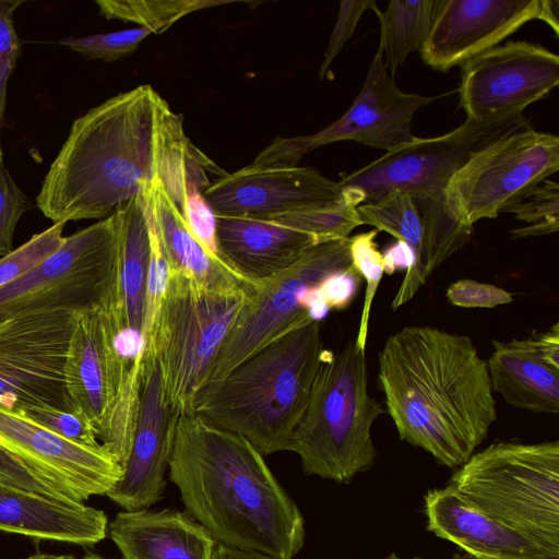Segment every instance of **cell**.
<instances>
[{
  "label": "cell",
  "mask_w": 559,
  "mask_h": 559,
  "mask_svg": "<svg viewBox=\"0 0 559 559\" xmlns=\"http://www.w3.org/2000/svg\"><path fill=\"white\" fill-rule=\"evenodd\" d=\"M216 166L192 145L181 118L151 86L115 95L76 118L36 197L52 223L103 219L162 185L181 207Z\"/></svg>",
  "instance_id": "obj_1"
},
{
  "label": "cell",
  "mask_w": 559,
  "mask_h": 559,
  "mask_svg": "<svg viewBox=\"0 0 559 559\" xmlns=\"http://www.w3.org/2000/svg\"><path fill=\"white\" fill-rule=\"evenodd\" d=\"M385 411L400 438L448 467L462 466L497 419L487 362L467 335L405 326L379 353Z\"/></svg>",
  "instance_id": "obj_2"
},
{
  "label": "cell",
  "mask_w": 559,
  "mask_h": 559,
  "mask_svg": "<svg viewBox=\"0 0 559 559\" xmlns=\"http://www.w3.org/2000/svg\"><path fill=\"white\" fill-rule=\"evenodd\" d=\"M168 469L186 512L216 543L277 559L302 548L299 509L245 437L181 413Z\"/></svg>",
  "instance_id": "obj_3"
},
{
  "label": "cell",
  "mask_w": 559,
  "mask_h": 559,
  "mask_svg": "<svg viewBox=\"0 0 559 559\" xmlns=\"http://www.w3.org/2000/svg\"><path fill=\"white\" fill-rule=\"evenodd\" d=\"M323 350L320 322L306 323L203 385L188 412L245 437L262 455L287 451Z\"/></svg>",
  "instance_id": "obj_4"
},
{
  "label": "cell",
  "mask_w": 559,
  "mask_h": 559,
  "mask_svg": "<svg viewBox=\"0 0 559 559\" xmlns=\"http://www.w3.org/2000/svg\"><path fill=\"white\" fill-rule=\"evenodd\" d=\"M530 126L525 117L466 121L451 132L418 139L344 176L345 194L357 205L373 203L392 191L408 194L425 224L423 277L426 281L450 255L471 239L473 228L449 211L445 192L453 175L468 157L493 140Z\"/></svg>",
  "instance_id": "obj_5"
},
{
  "label": "cell",
  "mask_w": 559,
  "mask_h": 559,
  "mask_svg": "<svg viewBox=\"0 0 559 559\" xmlns=\"http://www.w3.org/2000/svg\"><path fill=\"white\" fill-rule=\"evenodd\" d=\"M384 413L369 393L366 350L355 340L338 352L324 349L287 451L300 457L306 474L347 484L373 466L371 428Z\"/></svg>",
  "instance_id": "obj_6"
},
{
  "label": "cell",
  "mask_w": 559,
  "mask_h": 559,
  "mask_svg": "<svg viewBox=\"0 0 559 559\" xmlns=\"http://www.w3.org/2000/svg\"><path fill=\"white\" fill-rule=\"evenodd\" d=\"M450 485L499 523L559 556V441H496Z\"/></svg>",
  "instance_id": "obj_7"
},
{
  "label": "cell",
  "mask_w": 559,
  "mask_h": 559,
  "mask_svg": "<svg viewBox=\"0 0 559 559\" xmlns=\"http://www.w3.org/2000/svg\"><path fill=\"white\" fill-rule=\"evenodd\" d=\"M245 299V286L210 289L170 270L144 343L143 359L157 361L165 396L173 408L188 412L195 393L206 384Z\"/></svg>",
  "instance_id": "obj_8"
},
{
  "label": "cell",
  "mask_w": 559,
  "mask_h": 559,
  "mask_svg": "<svg viewBox=\"0 0 559 559\" xmlns=\"http://www.w3.org/2000/svg\"><path fill=\"white\" fill-rule=\"evenodd\" d=\"M119 309L116 214L64 237L44 262L0 288V323L40 312Z\"/></svg>",
  "instance_id": "obj_9"
},
{
  "label": "cell",
  "mask_w": 559,
  "mask_h": 559,
  "mask_svg": "<svg viewBox=\"0 0 559 559\" xmlns=\"http://www.w3.org/2000/svg\"><path fill=\"white\" fill-rule=\"evenodd\" d=\"M349 246L350 237L319 243L282 273L245 285L243 306L222 344L206 383L223 379L259 349L312 322L301 298L329 275L352 265Z\"/></svg>",
  "instance_id": "obj_10"
},
{
  "label": "cell",
  "mask_w": 559,
  "mask_h": 559,
  "mask_svg": "<svg viewBox=\"0 0 559 559\" xmlns=\"http://www.w3.org/2000/svg\"><path fill=\"white\" fill-rule=\"evenodd\" d=\"M559 168V138L530 126L515 129L473 153L453 175L445 201L464 226L496 218L523 193Z\"/></svg>",
  "instance_id": "obj_11"
},
{
  "label": "cell",
  "mask_w": 559,
  "mask_h": 559,
  "mask_svg": "<svg viewBox=\"0 0 559 559\" xmlns=\"http://www.w3.org/2000/svg\"><path fill=\"white\" fill-rule=\"evenodd\" d=\"M114 309L78 314L64 364L70 411L84 418L100 444L115 416L142 394L143 353L120 355L115 346Z\"/></svg>",
  "instance_id": "obj_12"
},
{
  "label": "cell",
  "mask_w": 559,
  "mask_h": 559,
  "mask_svg": "<svg viewBox=\"0 0 559 559\" xmlns=\"http://www.w3.org/2000/svg\"><path fill=\"white\" fill-rule=\"evenodd\" d=\"M436 97L402 91L389 74L378 47L360 92L336 121L310 135L275 138L253 160V165L293 167L311 151L350 140L391 152L413 142L415 112Z\"/></svg>",
  "instance_id": "obj_13"
},
{
  "label": "cell",
  "mask_w": 559,
  "mask_h": 559,
  "mask_svg": "<svg viewBox=\"0 0 559 559\" xmlns=\"http://www.w3.org/2000/svg\"><path fill=\"white\" fill-rule=\"evenodd\" d=\"M50 311L0 323V405L70 411L64 364L78 314Z\"/></svg>",
  "instance_id": "obj_14"
},
{
  "label": "cell",
  "mask_w": 559,
  "mask_h": 559,
  "mask_svg": "<svg viewBox=\"0 0 559 559\" xmlns=\"http://www.w3.org/2000/svg\"><path fill=\"white\" fill-rule=\"evenodd\" d=\"M558 84V55L537 44L510 40L461 66L460 105L474 121L513 118Z\"/></svg>",
  "instance_id": "obj_15"
},
{
  "label": "cell",
  "mask_w": 559,
  "mask_h": 559,
  "mask_svg": "<svg viewBox=\"0 0 559 559\" xmlns=\"http://www.w3.org/2000/svg\"><path fill=\"white\" fill-rule=\"evenodd\" d=\"M557 0H440L429 37L420 51L438 71L462 66L503 41L533 20L559 34Z\"/></svg>",
  "instance_id": "obj_16"
},
{
  "label": "cell",
  "mask_w": 559,
  "mask_h": 559,
  "mask_svg": "<svg viewBox=\"0 0 559 559\" xmlns=\"http://www.w3.org/2000/svg\"><path fill=\"white\" fill-rule=\"evenodd\" d=\"M0 447L76 502L107 495L123 472L103 445L91 448L69 441L1 405Z\"/></svg>",
  "instance_id": "obj_17"
},
{
  "label": "cell",
  "mask_w": 559,
  "mask_h": 559,
  "mask_svg": "<svg viewBox=\"0 0 559 559\" xmlns=\"http://www.w3.org/2000/svg\"><path fill=\"white\" fill-rule=\"evenodd\" d=\"M202 194L216 216L263 221L335 204L344 197L338 182L316 169L253 164L223 175Z\"/></svg>",
  "instance_id": "obj_18"
},
{
  "label": "cell",
  "mask_w": 559,
  "mask_h": 559,
  "mask_svg": "<svg viewBox=\"0 0 559 559\" xmlns=\"http://www.w3.org/2000/svg\"><path fill=\"white\" fill-rule=\"evenodd\" d=\"M180 414L166 400L157 361H143L141 404L130 452L121 478L106 495L124 511L146 509L162 498Z\"/></svg>",
  "instance_id": "obj_19"
},
{
  "label": "cell",
  "mask_w": 559,
  "mask_h": 559,
  "mask_svg": "<svg viewBox=\"0 0 559 559\" xmlns=\"http://www.w3.org/2000/svg\"><path fill=\"white\" fill-rule=\"evenodd\" d=\"M425 513L431 533L474 559H559L484 513L451 485L427 492Z\"/></svg>",
  "instance_id": "obj_20"
},
{
  "label": "cell",
  "mask_w": 559,
  "mask_h": 559,
  "mask_svg": "<svg viewBox=\"0 0 559 559\" xmlns=\"http://www.w3.org/2000/svg\"><path fill=\"white\" fill-rule=\"evenodd\" d=\"M0 531L93 546L107 536L108 519L83 502L56 499L0 479Z\"/></svg>",
  "instance_id": "obj_21"
},
{
  "label": "cell",
  "mask_w": 559,
  "mask_h": 559,
  "mask_svg": "<svg viewBox=\"0 0 559 559\" xmlns=\"http://www.w3.org/2000/svg\"><path fill=\"white\" fill-rule=\"evenodd\" d=\"M319 243L313 236L273 222L217 216L219 257L246 283L282 273Z\"/></svg>",
  "instance_id": "obj_22"
},
{
  "label": "cell",
  "mask_w": 559,
  "mask_h": 559,
  "mask_svg": "<svg viewBox=\"0 0 559 559\" xmlns=\"http://www.w3.org/2000/svg\"><path fill=\"white\" fill-rule=\"evenodd\" d=\"M123 559H212L216 542L187 512L121 511L108 524Z\"/></svg>",
  "instance_id": "obj_23"
},
{
  "label": "cell",
  "mask_w": 559,
  "mask_h": 559,
  "mask_svg": "<svg viewBox=\"0 0 559 559\" xmlns=\"http://www.w3.org/2000/svg\"><path fill=\"white\" fill-rule=\"evenodd\" d=\"M487 362L492 391L510 405L539 414L559 413V370L536 356L523 342L492 341Z\"/></svg>",
  "instance_id": "obj_24"
},
{
  "label": "cell",
  "mask_w": 559,
  "mask_h": 559,
  "mask_svg": "<svg viewBox=\"0 0 559 559\" xmlns=\"http://www.w3.org/2000/svg\"><path fill=\"white\" fill-rule=\"evenodd\" d=\"M142 197L150 205L170 270L181 272L210 289H231L249 284L194 238L179 207L162 185Z\"/></svg>",
  "instance_id": "obj_25"
},
{
  "label": "cell",
  "mask_w": 559,
  "mask_h": 559,
  "mask_svg": "<svg viewBox=\"0 0 559 559\" xmlns=\"http://www.w3.org/2000/svg\"><path fill=\"white\" fill-rule=\"evenodd\" d=\"M114 213L119 233V312L123 325L142 335L151 257L142 197L120 205Z\"/></svg>",
  "instance_id": "obj_26"
},
{
  "label": "cell",
  "mask_w": 559,
  "mask_h": 559,
  "mask_svg": "<svg viewBox=\"0 0 559 559\" xmlns=\"http://www.w3.org/2000/svg\"><path fill=\"white\" fill-rule=\"evenodd\" d=\"M440 0H392L374 13L380 23L379 48L383 62L393 74L409 53L420 52L431 32Z\"/></svg>",
  "instance_id": "obj_27"
},
{
  "label": "cell",
  "mask_w": 559,
  "mask_h": 559,
  "mask_svg": "<svg viewBox=\"0 0 559 559\" xmlns=\"http://www.w3.org/2000/svg\"><path fill=\"white\" fill-rule=\"evenodd\" d=\"M357 213L361 225L386 231L412 249L416 260L414 283L418 290L426 283L423 277L426 229L414 200L404 192L392 191L377 202L358 205Z\"/></svg>",
  "instance_id": "obj_28"
},
{
  "label": "cell",
  "mask_w": 559,
  "mask_h": 559,
  "mask_svg": "<svg viewBox=\"0 0 559 559\" xmlns=\"http://www.w3.org/2000/svg\"><path fill=\"white\" fill-rule=\"evenodd\" d=\"M99 14L107 20L133 22L154 28L157 34L169 28L182 16L200 9L224 4L209 0H97Z\"/></svg>",
  "instance_id": "obj_29"
},
{
  "label": "cell",
  "mask_w": 559,
  "mask_h": 559,
  "mask_svg": "<svg viewBox=\"0 0 559 559\" xmlns=\"http://www.w3.org/2000/svg\"><path fill=\"white\" fill-rule=\"evenodd\" d=\"M343 194L335 204L289 212L267 221L313 236L320 243L347 238L361 222L358 205L344 191Z\"/></svg>",
  "instance_id": "obj_30"
},
{
  "label": "cell",
  "mask_w": 559,
  "mask_h": 559,
  "mask_svg": "<svg viewBox=\"0 0 559 559\" xmlns=\"http://www.w3.org/2000/svg\"><path fill=\"white\" fill-rule=\"evenodd\" d=\"M512 213L525 226L510 230L512 239L543 236L559 229V186L545 179L516 200L501 213Z\"/></svg>",
  "instance_id": "obj_31"
},
{
  "label": "cell",
  "mask_w": 559,
  "mask_h": 559,
  "mask_svg": "<svg viewBox=\"0 0 559 559\" xmlns=\"http://www.w3.org/2000/svg\"><path fill=\"white\" fill-rule=\"evenodd\" d=\"M378 233L377 229H372L350 237L352 265L367 282L361 319L355 340L356 347L360 350H366L371 304L384 273L382 252L376 242Z\"/></svg>",
  "instance_id": "obj_32"
},
{
  "label": "cell",
  "mask_w": 559,
  "mask_h": 559,
  "mask_svg": "<svg viewBox=\"0 0 559 559\" xmlns=\"http://www.w3.org/2000/svg\"><path fill=\"white\" fill-rule=\"evenodd\" d=\"M151 34H157V32L152 27L141 26L84 37H67L59 40V44L85 59L114 62L131 55Z\"/></svg>",
  "instance_id": "obj_33"
},
{
  "label": "cell",
  "mask_w": 559,
  "mask_h": 559,
  "mask_svg": "<svg viewBox=\"0 0 559 559\" xmlns=\"http://www.w3.org/2000/svg\"><path fill=\"white\" fill-rule=\"evenodd\" d=\"M66 223H55L0 258V288L14 282L50 257L62 245Z\"/></svg>",
  "instance_id": "obj_34"
},
{
  "label": "cell",
  "mask_w": 559,
  "mask_h": 559,
  "mask_svg": "<svg viewBox=\"0 0 559 559\" xmlns=\"http://www.w3.org/2000/svg\"><path fill=\"white\" fill-rule=\"evenodd\" d=\"M142 200L148 226L151 245V257L146 281L145 306L142 326V338L145 343L166 292L167 283L169 280L170 265L157 234L150 205L143 197Z\"/></svg>",
  "instance_id": "obj_35"
},
{
  "label": "cell",
  "mask_w": 559,
  "mask_h": 559,
  "mask_svg": "<svg viewBox=\"0 0 559 559\" xmlns=\"http://www.w3.org/2000/svg\"><path fill=\"white\" fill-rule=\"evenodd\" d=\"M23 0H0V128L5 124L8 83L22 52L13 15Z\"/></svg>",
  "instance_id": "obj_36"
},
{
  "label": "cell",
  "mask_w": 559,
  "mask_h": 559,
  "mask_svg": "<svg viewBox=\"0 0 559 559\" xmlns=\"http://www.w3.org/2000/svg\"><path fill=\"white\" fill-rule=\"evenodd\" d=\"M32 206L28 197L17 187L4 166L0 140V258L14 250L16 225Z\"/></svg>",
  "instance_id": "obj_37"
},
{
  "label": "cell",
  "mask_w": 559,
  "mask_h": 559,
  "mask_svg": "<svg viewBox=\"0 0 559 559\" xmlns=\"http://www.w3.org/2000/svg\"><path fill=\"white\" fill-rule=\"evenodd\" d=\"M21 413L69 441L91 448L102 447L91 425L73 412L51 406H34Z\"/></svg>",
  "instance_id": "obj_38"
},
{
  "label": "cell",
  "mask_w": 559,
  "mask_h": 559,
  "mask_svg": "<svg viewBox=\"0 0 559 559\" xmlns=\"http://www.w3.org/2000/svg\"><path fill=\"white\" fill-rule=\"evenodd\" d=\"M180 212L194 238L207 251L221 258L217 245V216L204 199L202 191L189 189L185 193Z\"/></svg>",
  "instance_id": "obj_39"
},
{
  "label": "cell",
  "mask_w": 559,
  "mask_h": 559,
  "mask_svg": "<svg viewBox=\"0 0 559 559\" xmlns=\"http://www.w3.org/2000/svg\"><path fill=\"white\" fill-rule=\"evenodd\" d=\"M377 8L378 5L373 0H347L340 3L336 23L331 33L323 61L319 69L321 79L325 76L332 62L338 56L345 43L354 34L361 15L367 10L374 11Z\"/></svg>",
  "instance_id": "obj_40"
},
{
  "label": "cell",
  "mask_w": 559,
  "mask_h": 559,
  "mask_svg": "<svg viewBox=\"0 0 559 559\" xmlns=\"http://www.w3.org/2000/svg\"><path fill=\"white\" fill-rule=\"evenodd\" d=\"M445 297L451 305L463 308H493L513 300L512 295L499 286L468 278L452 283Z\"/></svg>",
  "instance_id": "obj_41"
},
{
  "label": "cell",
  "mask_w": 559,
  "mask_h": 559,
  "mask_svg": "<svg viewBox=\"0 0 559 559\" xmlns=\"http://www.w3.org/2000/svg\"><path fill=\"white\" fill-rule=\"evenodd\" d=\"M0 479L48 497L73 501L61 488L28 468L2 447H0Z\"/></svg>",
  "instance_id": "obj_42"
},
{
  "label": "cell",
  "mask_w": 559,
  "mask_h": 559,
  "mask_svg": "<svg viewBox=\"0 0 559 559\" xmlns=\"http://www.w3.org/2000/svg\"><path fill=\"white\" fill-rule=\"evenodd\" d=\"M361 282V275L350 265L325 277L318 290L330 310H344L355 298Z\"/></svg>",
  "instance_id": "obj_43"
},
{
  "label": "cell",
  "mask_w": 559,
  "mask_h": 559,
  "mask_svg": "<svg viewBox=\"0 0 559 559\" xmlns=\"http://www.w3.org/2000/svg\"><path fill=\"white\" fill-rule=\"evenodd\" d=\"M525 345L551 368L559 370V324L524 338Z\"/></svg>",
  "instance_id": "obj_44"
},
{
  "label": "cell",
  "mask_w": 559,
  "mask_h": 559,
  "mask_svg": "<svg viewBox=\"0 0 559 559\" xmlns=\"http://www.w3.org/2000/svg\"><path fill=\"white\" fill-rule=\"evenodd\" d=\"M212 559H277L274 557L243 551L236 548L227 547L222 544H216Z\"/></svg>",
  "instance_id": "obj_45"
},
{
  "label": "cell",
  "mask_w": 559,
  "mask_h": 559,
  "mask_svg": "<svg viewBox=\"0 0 559 559\" xmlns=\"http://www.w3.org/2000/svg\"><path fill=\"white\" fill-rule=\"evenodd\" d=\"M24 559H74V557L70 555H51L37 552Z\"/></svg>",
  "instance_id": "obj_46"
},
{
  "label": "cell",
  "mask_w": 559,
  "mask_h": 559,
  "mask_svg": "<svg viewBox=\"0 0 559 559\" xmlns=\"http://www.w3.org/2000/svg\"><path fill=\"white\" fill-rule=\"evenodd\" d=\"M82 559H105L96 554H87L86 556H84Z\"/></svg>",
  "instance_id": "obj_47"
},
{
  "label": "cell",
  "mask_w": 559,
  "mask_h": 559,
  "mask_svg": "<svg viewBox=\"0 0 559 559\" xmlns=\"http://www.w3.org/2000/svg\"><path fill=\"white\" fill-rule=\"evenodd\" d=\"M385 559H399V557L396 555H391V556L386 557Z\"/></svg>",
  "instance_id": "obj_48"
},
{
  "label": "cell",
  "mask_w": 559,
  "mask_h": 559,
  "mask_svg": "<svg viewBox=\"0 0 559 559\" xmlns=\"http://www.w3.org/2000/svg\"><path fill=\"white\" fill-rule=\"evenodd\" d=\"M455 559H465V558H455ZM474 559V558H473Z\"/></svg>",
  "instance_id": "obj_49"
},
{
  "label": "cell",
  "mask_w": 559,
  "mask_h": 559,
  "mask_svg": "<svg viewBox=\"0 0 559 559\" xmlns=\"http://www.w3.org/2000/svg\"><path fill=\"white\" fill-rule=\"evenodd\" d=\"M0 130H1V128H0ZM0 140H1V131H0Z\"/></svg>",
  "instance_id": "obj_50"
}]
</instances>
